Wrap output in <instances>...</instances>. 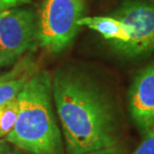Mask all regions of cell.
Segmentation results:
<instances>
[{"mask_svg":"<svg viewBox=\"0 0 154 154\" xmlns=\"http://www.w3.org/2000/svg\"><path fill=\"white\" fill-rule=\"evenodd\" d=\"M52 96L68 154L119 143L111 101L89 77L75 70H60L52 80Z\"/></svg>","mask_w":154,"mask_h":154,"instance_id":"6da1fadb","label":"cell"},{"mask_svg":"<svg viewBox=\"0 0 154 154\" xmlns=\"http://www.w3.org/2000/svg\"><path fill=\"white\" fill-rule=\"evenodd\" d=\"M51 97V77L38 70L17 96V118L5 139L29 154H63Z\"/></svg>","mask_w":154,"mask_h":154,"instance_id":"7a4b0ae2","label":"cell"},{"mask_svg":"<svg viewBox=\"0 0 154 154\" xmlns=\"http://www.w3.org/2000/svg\"><path fill=\"white\" fill-rule=\"evenodd\" d=\"M85 0H45L37 23L39 44L52 53L68 46L80 28Z\"/></svg>","mask_w":154,"mask_h":154,"instance_id":"3957f363","label":"cell"},{"mask_svg":"<svg viewBox=\"0 0 154 154\" xmlns=\"http://www.w3.org/2000/svg\"><path fill=\"white\" fill-rule=\"evenodd\" d=\"M111 16L121 21L129 33L119 53L138 58L154 51V0H126Z\"/></svg>","mask_w":154,"mask_h":154,"instance_id":"277c9868","label":"cell"},{"mask_svg":"<svg viewBox=\"0 0 154 154\" xmlns=\"http://www.w3.org/2000/svg\"><path fill=\"white\" fill-rule=\"evenodd\" d=\"M37 40L35 14L26 8L0 12V67L14 62Z\"/></svg>","mask_w":154,"mask_h":154,"instance_id":"5b68a950","label":"cell"},{"mask_svg":"<svg viewBox=\"0 0 154 154\" xmlns=\"http://www.w3.org/2000/svg\"><path fill=\"white\" fill-rule=\"evenodd\" d=\"M128 105L141 133L154 127V61L135 76L129 88Z\"/></svg>","mask_w":154,"mask_h":154,"instance_id":"8992f818","label":"cell"},{"mask_svg":"<svg viewBox=\"0 0 154 154\" xmlns=\"http://www.w3.org/2000/svg\"><path fill=\"white\" fill-rule=\"evenodd\" d=\"M38 70L30 58H25L0 75V106L15 99Z\"/></svg>","mask_w":154,"mask_h":154,"instance_id":"52a82bcc","label":"cell"},{"mask_svg":"<svg viewBox=\"0 0 154 154\" xmlns=\"http://www.w3.org/2000/svg\"><path fill=\"white\" fill-rule=\"evenodd\" d=\"M79 26H86L99 33L119 51L129 39V33L121 21L113 16H83L78 21Z\"/></svg>","mask_w":154,"mask_h":154,"instance_id":"ba28073f","label":"cell"},{"mask_svg":"<svg viewBox=\"0 0 154 154\" xmlns=\"http://www.w3.org/2000/svg\"><path fill=\"white\" fill-rule=\"evenodd\" d=\"M18 114V99L9 101L0 106V139L6 137L12 130Z\"/></svg>","mask_w":154,"mask_h":154,"instance_id":"9c48e42d","label":"cell"},{"mask_svg":"<svg viewBox=\"0 0 154 154\" xmlns=\"http://www.w3.org/2000/svg\"><path fill=\"white\" fill-rule=\"evenodd\" d=\"M144 135L142 142L132 154H154V127Z\"/></svg>","mask_w":154,"mask_h":154,"instance_id":"30bf717a","label":"cell"},{"mask_svg":"<svg viewBox=\"0 0 154 154\" xmlns=\"http://www.w3.org/2000/svg\"><path fill=\"white\" fill-rule=\"evenodd\" d=\"M80 154H122V149H121V146L119 145V143H117L115 145H112V146L102 147V148L90 150V151L83 152Z\"/></svg>","mask_w":154,"mask_h":154,"instance_id":"8fae6325","label":"cell"},{"mask_svg":"<svg viewBox=\"0 0 154 154\" xmlns=\"http://www.w3.org/2000/svg\"><path fill=\"white\" fill-rule=\"evenodd\" d=\"M0 154H24L22 150L18 149L6 139H0Z\"/></svg>","mask_w":154,"mask_h":154,"instance_id":"7c38bea8","label":"cell"},{"mask_svg":"<svg viewBox=\"0 0 154 154\" xmlns=\"http://www.w3.org/2000/svg\"><path fill=\"white\" fill-rule=\"evenodd\" d=\"M30 0H0V12L7 9L20 7L21 5L27 4Z\"/></svg>","mask_w":154,"mask_h":154,"instance_id":"4fadbf2b","label":"cell"}]
</instances>
